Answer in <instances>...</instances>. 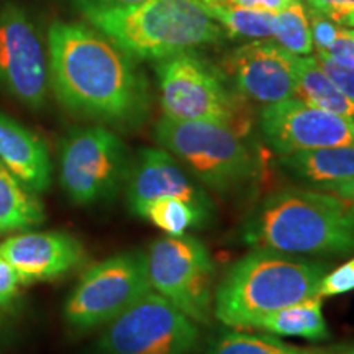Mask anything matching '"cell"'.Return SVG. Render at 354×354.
<instances>
[{"instance_id":"cell-1","label":"cell","mask_w":354,"mask_h":354,"mask_svg":"<svg viewBox=\"0 0 354 354\" xmlns=\"http://www.w3.org/2000/svg\"><path fill=\"white\" fill-rule=\"evenodd\" d=\"M50 86L69 112L135 127L149 109L148 84L133 57L94 26L55 21L46 37Z\"/></svg>"},{"instance_id":"cell-2","label":"cell","mask_w":354,"mask_h":354,"mask_svg":"<svg viewBox=\"0 0 354 354\" xmlns=\"http://www.w3.org/2000/svg\"><path fill=\"white\" fill-rule=\"evenodd\" d=\"M243 240L294 256L354 254V205L326 190H277L248 216Z\"/></svg>"},{"instance_id":"cell-3","label":"cell","mask_w":354,"mask_h":354,"mask_svg":"<svg viewBox=\"0 0 354 354\" xmlns=\"http://www.w3.org/2000/svg\"><path fill=\"white\" fill-rule=\"evenodd\" d=\"M326 272V263L254 248L221 279L214 315L230 328L254 330L264 317L318 295Z\"/></svg>"},{"instance_id":"cell-4","label":"cell","mask_w":354,"mask_h":354,"mask_svg":"<svg viewBox=\"0 0 354 354\" xmlns=\"http://www.w3.org/2000/svg\"><path fill=\"white\" fill-rule=\"evenodd\" d=\"M81 13L133 59L161 61L216 44L227 35L198 0H145Z\"/></svg>"},{"instance_id":"cell-5","label":"cell","mask_w":354,"mask_h":354,"mask_svg":"<svg viewBox=\"0 0 354 354\" xmlns=\"http://www.w3.org/2000/svg\"><path fill=\"white\" fill-rule=\"evenodd\" d=\"M158 143L180 161L194 176L218 194L245 187L258 176V166L243 135L232 127L214 122L174 120L158 122Z\"/></svg>"},{"instance_id":"cell-6","label":"cell","mask_w":354,"mask_h":354,"mask_svg":"<svg viewBox=\"0 0 354 354\" xmlns=\"http://www.w3.org/2000/svg\"><path fill=\"white\" fill-rule=\"evenodd\" d=\"M156 76L165 117L221 123L245 133L243 97L227 86L221 71L194 51L156 61Z\"/></svg>"},{"instance_id":"cell-7","label":"cell","mask_w":354,"mask_h":354,"mask_svg":"<svg viewBox=\"0 0 354 354\" xmlns=\"http://www.w3.org/2000/svg\"><path fill=\"white\" fill-rule=\"evenodd\" d=\"M131 162L127 145L109 128H77L61 145V187L76 205L110 201L127 184Z\"/></svg>"},{"instance_id":"cell-8","label":"cell","mask_w":354,"mask_h":354,"mask_svg":"<svg viewBox=\"0 0 354 354\" xmlns=\"http://www.w3.org/2000/svg\"><path fill=\"white\" fill-rule=\"evenodd\" d=\"M151 290L146 253L115 254L87 269L64 305V322L73 331L109 325Z\"/></svg>"},{"instance_id":"cell-9","label":"cell","mask_w":354,"mask_h":354,"mask_svg":"<svg viewBox=\"0 0 354 354\" xmlns=\"http://www.w3.org/2000/svg\"><path fill=\"white\" fill-rule=\"evenodd\" d=\"M151 290L169 300L197 325L214 315L215 268L209 250L194 236H162L146 251Z\"/></svg>"},{"instance_id":"cell-10","label":"cell","mask_w":354,"mask_h":354,"mask_svg":"<svg viewBox=\"0 0 354 354\" xmlns=\"http://www.w3.org/2000/svg\"><path fill=\"white\" fill-rule=\"evenodd\" d=\"M201 328L169 300L149 290L102 331L97 354H194Z\"/></svg>"},{"instance_id":"cell-11","label":"cell","mask_w":354,"mask_h":354,"mask_svg":"<svg viewBox=\"0 0 354 354\" xmlns=\"http://www.w3.org/2000/svg\"><path fill=\"white\" fill-rule=\"evenodd\" d=\"M0 87L25 107L39 110L50 94L48 48L24 6L0 7Z\"/></svg>"},{"instance_id":"cell-12","label":"cell","mask_w":354,"mask_h":354,"mask_svg":"<svg viewBox=\"0 0 354 354\" xmlns=\"http://www.w3.org/2000/svg\"><path fill=\"white\" fill-rule=\"evenodd\" d=\"M259 127L266 143L281 156L354 145V120L313 107L297 97L264 105Z\"/></svg>"},{"instance_id":"cell-13","label":"cell","mask_w":354,"mask_h":354,"mask_svg":"<svg viewBox=\"0 0 354 354\" xmlns=\"http://www.w3.org/2000/svg\"><path fill=\"white\" fill-rule=\"evenodd\" d=\"M297 57L271 39H253L230 53L225 74L243 99L271 105L295 97Z\"/></svg>"},{"instance_id":"cell-14","label":"cell","mask_w":354,"mask_h":354,"mask_svg":"<svg viewBox=\"0 0 354 354\" xmlns=\"http://www.w3.org/2000/svg\"><path fill=\"white\" fill-rule=\"evenodd\" d=\"M0 258L15 269L21 286L53 281L86 259L77 238L64 232H25L0 243Z\"/></svg>"},{"instance_id":"cell-15","label":"cell","mask_w":354,"mask_h":354,"mask_svg":"<svg viewBox=\"0 0 354 354\" xmlns=\"http://www.w3.org/2000/svg\"><path fill=\"white\" fill-rule=\"evenodd\" d=\"M125 187L131 212L154 198L176 197L214 215V203L207 190L194 183L179 161L165 148L141 149L133 159Z\"/></svg>"},{"instance_id":"cell-16","label":"cell","mask_w":354,"mask_h":354,"mask_svg":"<svg viewBox=\"0 0 354 354\" xmlns=\"http://www.w3.org/2000/svg\"><path fill=\"white\" fill-rule=\"evenodd\" d=\"M0 162L32 192L50 187L53 166L44 141L3 113H0Z\"/></svg>"},{"instance_id":"cell-17","label":"cell","mask_w":354,"mask_h":354,"mask_svg":"<svg viewBox=\"0 0 354 354\" xmlns=\"http://www.w3.org/2000/svg\"><path fill=\"white\" fill-rule=\"evenodd\" d=\"M279 165L300 183L318 190H328L354 176V145L284 154L279 158Z\"/></svg>"},{"instance_id":"cell-18","label":"cell","mask_w":354,"mask_h":354,"mask_svg":"<svg viewBox=\"0 0 354 354\" xmlns=\"http://www.w3.org/2000/svg\"><path fill=\"white\" fill-rule=\"evenodd\" d=\"M254 330H263L274 336H295L310 342H325L330 338L320 295L277 310L264 317Z\"/></svg>"},{"instance_id":"cell-19","label":"cell","mask_w":354,"mask_h":354,"mask_svg":"<svg viewBox=\"0 0 354 354\" xmlns=\"http://www.w3.org/2000/svg\"><path fill=\"white\" fill-rule=\"evenodd\" d=\"M44 218L37 194L0 162V233L28 230L41 225Z\"/></svg>"},{"instance_id":"cell-20","label":"cell","mask_w":354,"mask_h":354,"mask_svg":"<svg viewBox=\"0 0 354 354\" xmlns=\"http://www.w3.org/2000/svg\"><path fill=\"white\" fill-rule=\"evenodd\" d=\"M295 97L313 107L354 120V104L326 76L313 55L297 57Z\"/></svg>"},{"instance_id":"cell-21","label":"cell","mask_w":354,"mask_h":354,"mask_svg":"<svg viewBox=\"0 0 354 354\" xmlns=\"http://www.w3.org/2000/svg\"><path fill=\"white\" fill-rule=\"evenodd\" d=\"M133 214L149 221L169 236H183L187 230L202 228L212 218L207 212L176 197L154 198L143 203Z\"/></svg>"},{"instance_id":"cell-22","label":"cell","mask_w":354,"mask_h":354,"mask_svg":"<svg viewBox=\"0 0 354 354\" xmlns=\"http://www.w3.org/2000/svg\"><path fill=\"white\" fill-rule=\"evenodd\" d=\"M272 38L294 56H310L315 51L308 12L302 0H292L281 12L274 13Z\"/></svg>"},{"instance_id":"cell-23","label":"cell","mask_w":354,"mask_h":354,"mask_svg":"<svg viewBox=\"0 0 354 354\" xmlns=\"http://www.w3.org/2000/svg\"><path fill=\"white\" fill-rule=\"evenodd\" d=\"M302 349L269 333L227 331L216 336L205 354H300Z\"/></svg>"},{"instance_id":"cell-24","label":"cell","mask_w":354,"mask_h":354,"mask_svg":"<svg viewBox=\"0 0 354 354\" xmlns=\"http://www.w3.org/2000/svg\"><path fill=\"white\" fill-rule=\"evenodd\" d=\"M354 290V258L349 259L339 268L328 271L322 279L318 295L322 299L336 297V295L348 294Z\"/></svg>"},{"instance_id":"cell-25","label":"cell","mask_w":354,"mask_h":354,"mask_svg":"<svg viewBox=\"0 0 354 354\" xmlns=\"http://www.w3.org/2000/svg\"><path fill=\"white\" fill-rule=\"evenodd\" d=\"M307 8L342 28H354V0H307Z\"/></svg>"},{"instance_id":"cell-26","label":"cell","mask_w":354,"mask_h":354,"mask_svg":"<svg viewBox=\"0 0 354 354\" xmlns=\"http://www.w3.org/2000/svg\"><path fill=\"white\" fill-rule=\"evenodd\" d=\"M317 61L325 71L326 76L335 82V86L348 97L354 104V68L353 66H346L339 61H336L325 51H317Z\"/></svg>"},{"instance_id":"cell-27","label":"cell","mask_w":354,"mask_h":354,"mask_svg":"<svg viewBox=\"0 0 354 354\" xmlns=\"http://www.w3.org/2000/svg\"><path fill=\"white\" fill-rule=\"evenodd\" d=\"M308 12V21H310V32H312V41L315 51H328L331 44L336 41V38L342 33V26H338L333 21L326 19V17L320 15L315 10Z\"/></svg>"},{"instance_id":"cell-28","label":"cell","mask_w":354,"mask_h":354,"mask_svg":"<svg viewBox=\"0 0 354 354\" xmlns=\"http://www.w3.org/2000/svg\"><path fill=\"white\" fill-rule=\"evenodd\" d=\"M20 286L21 282L15 269L6 259L0 258V304H13L19 295Z\"/></svg>"},{"instance_id":"cell-29","label":"cell","mask_w":354,"mask_h":354,"mask_svg":"<svg viewBox=\"0 0 354 354\" xmlns=\"http://www.w3.org/2000/svg\"><path fill=\"white\" fill-rule=\"evenodd\" d=\"M325 53L333 57V59L339 61V63L354 68V38L344 28L339 33V37L336 38V41L331 44L330 50Z\"/></svg>"},{"instance_id":"cell-30","label":"cell","mask_w":354,"mask_h":354,"mask_svg":"<svg viewBox=\"0 0 354 354\" xmlns=\"http://www.w3.org/2000/svg\"><path fill=\"white\" fill-rule=\"evenodd\" d=\"M230 2L236 7L250 8V10L277 13L289 6L292 0H230Z\"/></svg>"},{"instance_id":"cell-31","label":"cell","mask_w":354,"mask_h":354,"mask_svg":"<svg viewBox=\"0 0 354 354\" xmlns=\"http://www.w3.org/2000/svg\"><path fill=\"white\" fill-rule=\"evenodd\" d=\"M73 2L79 12L87 10V8H115V7H128L135 3L145 2V0H69Z\"/></svg>"},{"instance_id":"cell-32","label":"cell","mask_w":354,"mask_h":354,"mask_svg":"<svg viewBox=\"0 0 354 354\" xmlns=\"http://www.w3.org/2000/svg\"><path fill=\"white\" fill-rule=\"evenodd\" d=\"M326 192L335 194V196H338L339 198H343V201H346L354 205V176L351 179H346L343 180V183L335 184L333 187H330Z\"/></svg>"},{"instance_id":"cell-33","label":"cell","mask_w":354,"mask_h":354,"mask_svg":"<svg viewBox=\"0 0 354 354\" xmlns=\"http://www.w3.org/2000/svg\"><path fill=\"white\" fill-rule=\"evenodd\" d=\"M300 354H354V343L335 344V346H325V348L302 349V353Z\"/></svg>"},{"instance_id":"cell-34","label":"cell","mask_w":354,"mask_h":354,"mask_svg":"<svg viewBox=\"0 0 354 354\" xmlns=\"http://www.w3.org/2000/svg\"><path fill=\"white\" fill-rule=\"evenodd\" d=\"M12 305L13 304H0V338H2L6 331H8L13 323V318H15Z\"/></svg>"},{"instance_id":"cell-35","label":"cell","mask_w":354,"mask_h":354,"mask_svg":"<svg viewBox=\"0 0 354 354\" xmlns=\"http://www.w3.org/2000/svg\"><path fill=\"white\" fill-rule=\"evenodd\" d=\"M344 30H346V32H348L349 35H351V37L354 38V28H344Z\"/></svg>"}]
</instances>
